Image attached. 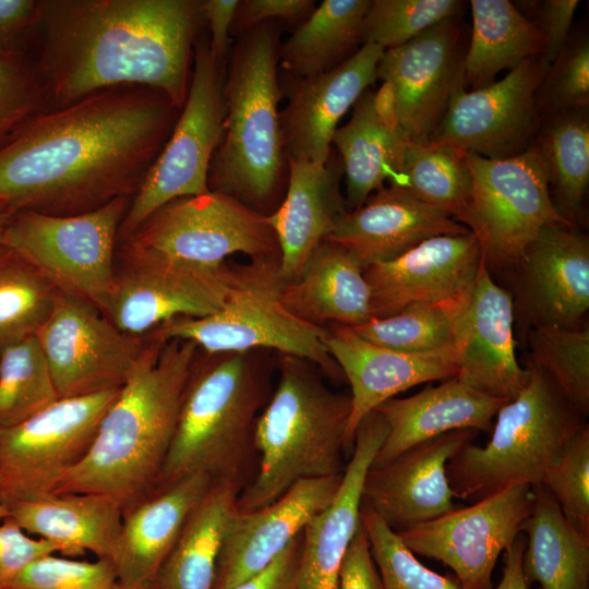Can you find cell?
Returning a JSON list of instances; mask_svg holds the SVG:
<instances>
[{"label":"cell","mask_w":589,"mask_h":589,"mask_svg":"<svg viewBox=\"0 0 589 589\" xmlns=\"http://www.w3.org/2000/svg\"><path fill=\"white\" fill-rule=\"evenodd\" d=\"M180 111L157 89L117 86L38 113L0 147V203L70 216L132 199Z\"/></svg>","instance_id":"1"},{"label":"cell","mask_w":589,"mask_h":589,"mask_svg":"<svg viewBox=\"0 0 589 589\" xmlns=\"http://www.w3.org/2000/svg\"><path fill=\"white\" fill-rule=\"evenodd\" d=\"M199 0H39L35 65L48 105L144 86L180 110L190 86Z\"/></svg>","instance_id":"2"},{"label":"cell","mask_w":589,"mask_h":589,"mask_svg":"<svg viewBox=\"0 0 589 589\" xmlns=\"http://www.w3.org/2000/svg\"><path fill=\"white\" fill-rule=\"evenodd\" d=\"M145 338L86 455L51 494H104L125 509L156 490L200 348L190 340Z\"/></svg>","instance_id":"3"},{"label":"cell","mask_w":589,"mask_h":589,"mask_svg":"<svg viewBox=\"0 0 589 589\" xmlns=\"http://www.w3.org/2000/svg\"><path fill=\"white\" fill-rule=\"evenodd\" d=\"M275 370L271 350L199 349L156 490L200 472L249 482L255 425L273 393Z\"/></svg>","instance_id":"4"},{"label":"cell","mask_w":589,"mask_h":589,"mask_svg":"<svg viewBox=\"0 0 589 589\" xmlns=\"http://www.w3.org/2000/svg\"><path fill=\"white\" fill-rule=\"evenodd\" d=\"M279 35L278 26L266 22L240 35L230 48L223 87L224 134L208 172L211 191L266 216L281 203L288 182L278 109L284 92Z\"/></svg>","instance_id":"5"},{"label":"cell","mask_w":589,"mask_h":589,"mask_svg":"<svg viewBox=\"0 0 589 589\" xmlns=\"http://www.w3.org/2000/svg\"><path fill=\"white\" fill-rule=\"evenodd\" d=\"M277 383L255 425L257 470L236 510L267 506L304 479L344 474L350 393L332 389L312 362L276 353Z\"/></svg>","instance_id":"6"},{"label":"cell","mask_w":589,"mask_h":589,"mask_svg":"<svg viewBox=\"0 0 589 589\" xmlns=\"http://www.w3.org/2000/svg\"><path fill=\"white\" fill-rule=\"evenodd\" d=\"M525 387L497 411L485 446L465 445L446 466L454 497L476 503L510 485L541 484L565 444L587 424L552 378L527 364Z\"/></svg>","instance_id":"7"},{"label":"cell","mask_w":589,"mask_h":589,"mask_svg":"<svg viewBox=\"0 0 589 589\" xmlns=\"http://www.w3.org/2000/svg\"><path fill=\"white\" fill-rule=\"evenodd\" d=\"M280 260L233 264L229 292L215 313L177 317L148 335L193 341L205 352L266 349L305 359L334 383L345 375L324 344L326 327L311 325L291 314L281 302L286 285Z\"/></svg>","instance_id":"8"},{"label":"cell","mask_w":589,"mask_h":589,"mask_svg":"<svg viewBox=\"0 0 589 589\" xmlns=\"http://www.w3.org/2000/svg\"><path fill=\"white\" fill-rule=\"evenodd\" d=\"M131 200L117 197L70 216L16 212L5 226L1 243L28 261L58 291L88 301L104 312L116 279L118 233Z\"/></svg>","instance_id":"9"},{"label":"cell","mask_w":589,"mask_h":589,"mask_svg":"<svg viewBox=\"0 0 589 589\" xmlns=\"http://www.w3.org/2000/svg\"><path fill=\"white\" fill-rule=\"evenodd\" d=\"M465 153L471 195L462 225L476 237L489 271L514 268L545 226H575L556 209L533 144L504 159Z\"/></svg>","instance_id":"10"},{"label":"cell","mask_w":589,"mask_h":589,"mask_svg":"<svg viewBox=\"0 0 589 589\" xmlns=\"http://www.w3.org/2000/svg\"><path fill=\"white\" fill-rule=\"evenodd\" d=\"M120 247L169 260L217 267L233 254L280 260L266 215L220 192L175 199L153 212Z\"/></svg>","instance_id":"11"},{"label":"cell","mask_w":589,"mask_h":589,"mask_svg":"<svg viewBox=\"0 0 589 589\" xmlns=\"http://www.w3.org/2000/svg\"><path fill=\"white\" fill-rule=\"evenodd\" d=\"M225 68L226 62L213 56L208 43L195 45L185 104L167 142L131 200L119 229V242L164 204L209 191V167L224 134Z\"/></svg>","instance_id":"12"},{"label":"cell","mask_w":589,"mask_h":589,"mask_svg":"<svg viewBox=\"0 0 589 589\" xmlns=\"http://www.w3.org/2000/svg\"><path fill=\"white\" fill-rule=\"evenodd\" d=\"M120 388L60 398L12 426H0V505L49 495L89 449Z\"/></svg>","instance_id":"13"},{"label":"cell","mask_w":589,"mask_h":589,"mask_svg":"<svg viewBox=\"0 0 589 589\" xmlns=\"http://www.w3.org/2000/svg\"><path fill=\"white\" fill-rule=\"evenodd\" d=\"M35 336L59 398L121 388L146 341L120 330L91 302L60 291Z\"/></svg>","instance_id":"14"},{"label":"cell","mask_w":589,"mask_h":589,"mask_svg":"<svg viewBox=\"0 0 589 589\" xmlns=\"http://www.w3.org/2000/svg\"><path fill=\"white\" fill-rule=\"evenodd\" d=\"M104 314L123 333L144 337L177 317H203L218 311L231 286L235 268L194 265L120 247Z\"/></svg>","instance_id":"15"},{"label":"cell","mask_w":589,"mask_h":589,"mask_svg":"<svg viewBox=\"0 0 589 589\" xmlns=\"http://www.w3.org/2000/svg\"><path fill=\"white\" fill-rule=\"evenodd\" d=\"M532 506V485L514 484L397 533L413 554L448 566L464 589H492L496 561L520 533Z\"/></svg>","instance_id":"16"},{"label":"cell","mask_w":589,"mask_h":589,"mask_svg":"<svg viewBox=\"0 0 589 589\" xmlns=\"http://www.w3.org/2000/svg\"><path fill=\"white\" fill-rule=\"evenodd\" d=\"M459 46L460 28L453 17L383 51L376 79L384 82L392 115L408 142L431 141L452 99L465 88Z\"/></svg>","instance_id":"17"},{"label":"cell","mask_w":589,"mask_h":589,"mask_svg":"<svg viewBox=\"0 0 589 589\" xmlns=\"http://www.w3.org/2000/svg\"><path fill=\"white\" fill-rule=\"evenodd\" d=\"M549 67L542 56L532 57L498 81L459 89L431 141L490 159L524 153L540 124L536 94Z\"/></svg>","instance_id":"18"},{"label":"cell","mask_w":589,"mask_h":589,"mask_svg":"<svg viewBox=\"0 0 589 589\" xmlns=\"http://www.w3.org/2000/svg\"><path fill=\"white\" fill-rule=\"evenodd\" d=\"M482 262L480 245L468 232L433 237L393 260L366 266L372 318L420 304L464 308Z\"/></svg>","instance_id":"19"},{"label":"cell","mask_w":589,"mask_h":589,"mask_svg":"<svg viewBox=\"0 0 589 589\" xmlns=\"http://www.w3.org/2000/svg\"><path fill=\"white\" fill-rule=\"evenodd\" d=\"M517 310L527 332L577 328L589 309V239L576 226H545L515 265Z\"/></svg>","instance_id":"20"},{"label":"cell","mask_w":589,"mask_h":589,"mask_svg":"<svg viewBox=\"0 0 589 589\" xmlns=\"http://www.w3.org/2000/svg\"><path fill=\"white\" fill-rule=\"evenodd\" d=\"M477 433L472 429L450 431L411 446L382 466H370L363 501L395 532L453 510L446 466Z\"/></svg>","instance_id":"21"},{"label":"cell","mask_w":589,"mask_h":589,"mask_svg":"<svg viewBox=\"0 0 589 589\" xmlns=\"http://www.w3.org/2000/svg\"><path fill=\"white\" fill-rule=\"evenodd\" d=\"M514 322L512 293L496 284L483 260L455 324L456 377L481 393L513 399L529 377L516 357Z\"/></svg>","instance_id":"22"},{"label":"cell","mask_w":589,"mask_h":589,"mask_svg":"<svg viewBox=\"0 0 589 589\" xmlns=\"http://www.w3.org/2000/svg\"><path fill=\"white\" fill-rule=\"evenodd\" d=\"M351 392L345 447L352 452L361 420L384 401L421 383L456 377L453 347L428 352H402L372 344L350 327L332 324L323 338Z\"/></svg>","instance_id":"23"},{"label":"cell","mask_w":589,"mask_h":589,"mask_svg":"<svg viewBox=\"0 0 589 589\" xmlns=\"http://www.w3.org/2000/svg\"><path fill=\"white\" fill-rule=\"evenodd\" d=\"M341 476L304 479L262 508L235 512L218 557L215 589H232L266 568L335 496Z\"/></svg>","instance_id":"24"},{"label":"cell","mask_w":589,"mask_h":589,"mask_svg":"<svg viewBox=\"0 0 589 589\" xmlns=\"http://www.w3.org/2000/svg\"><path fill=\"white\" fill-rule=\"evenodd\" d=\"M384 49L363 44L344 62L309 79H289L288 104L280 111L287 158L325 164L337 124L376 80Z\"/></svg>","instance_id":"25"},{"label":"cell","mask_w":589,"mask_h":589,"mask_svg":"<svg viewBox=\"0 0 589 589\" xmlns=\"http://www.w3.org/2000/svg\"><path fill=\"white\" fill-rule=\"evenodd\" d=\"M387 434L388 425L376 410L358 424L335 496L303 529L298 589H338L345 554L360 525L364 478Z\"/></svg>","instance_id":"26"},{"label":"cell","mask_w":589,"mask_h":589,"mask_svg":"<svg viewBox=\"0 0 589 589\" xmlns=\"http://www.w3.org/2000/svg\"><path fill=\"white\" fill-rule=\"evenodd\" d=\"M468 232L467 227L446 213L390 182L373 192L360 207L340 215L327 238L347 249L364 271L430 238Z\"/></svg>","instance_id":"27"},{"label":"cell","mask_w":589,"mask_h":589,"mask_svg":"<svg viewBox=\"0 0 589 589\" xmlns=\"http://www.w3.org/2000/svg\"><path fill=\"white\" fill-rule=\"evenodd\" d=\"M287 159L286 193L267 218L279 243L280 275L289 284L298 279L310 254L348 209L340 192V158L330 154L325 164Z\"/></svg>","instance_id":"28"},{"label":"cell","mask_w":589,"mask_h":589,"mask_svg":"<svg viewBox=\"0 0 589 589\" xmlns=\"http://www.w3.org/2000/svg\"><path fill=\"white\" fill-rule=\"evenodd\" d=\"M213 481L206 473H193L123 509L112 560L117 582L136 589L148 587Z\"/></svg>","instance_id":"29"},{"label":"cell","mask_w":589,"mask_h":589,"mask_svg":"<svg viewBox=\"0 0 589 589\" xmlns=\"http://www.w3.org/2000/svg\"><path fill=\"white\" fill-rule=\"evenodd\" d=\"M507 401L457 377L428 385L410 397L390 398L375 409L385 419L388 434L371 466H382L411 446L450 431H490L493 417Z\"/></svg>","instance_id":"30"},{"label":"cell","mask_w":589,"mask_h":589,"mask_svg":"<svg viewBox=\"0 0 589 589\" xmlns=\"http://www.w3.org/2000/svg\"><path fill=\"white\" fill-rule=\"evenodd\" d=\"M349 121L337 128L333 142L346 180L348 211L360 207L385 181L399 176L408 141L397 127L384 86L366 89L352 106Z\"/></svg>","instance_id":"31"},{"label":"cell","mask_w":589,"mask_h":589,"mask_svg":"<svg viewBox=\"0 0 589 589\" xmlns=\"http://www.w3.org/2000/svg\"><path fill=\"white\" fill-rule=\"evenodd\" d=\"M281 302L298 318L320 327H356L372 320L363 267L328 238L310 254L298 279L285 285Z\"/></svg>","instance_id":"32"},{"label":"cell","mask_w":589,"mask_h":589,"mask_svg":"<svg viewBox=\"0 0 589 589\" xmlns=\"http://www.w3.org/2000/svg\"><path fill=\"white\" fill-rule=\"evenodd\" d=\"M123 509L115 498L97 493L49 494L9 507V518L27 533L59 546L64 557L86 551L112 562Z\"/></svg>","instance_id":"33"},{"label":"cell","mask_w":589,"mask_h":589,"mask_svg":"<svg viewBox=\"0 0 589 589\" xmlns=\"http://www.w3.org/2000/svg\"><path fill=\"white\" fill-rule=\"evenodd\" d=\"M242 488L213 481L146 589H215L223 539Z\"/></svg>","instance_id":"34"},{"label":"cell","mask_w":589,"mask_h":589,"mask_svg":"<svg viewBox=\"0 0 589 589\" xmlns=\"http://www.w3.org/2000/svg\"><path fill=\"white\" fill-rule=\"evenodd\" d=\"M533 506L520 526L527 536L522 574L537 589H589V538L577 532L564 517L552 494L532 485Z\"/></svg>","instance_id":"35"},{"label":"cell","mask_w":589,"mask_h":589,"mask_svg":"<svg viewBox=\"0 0 589 589\" xmlns=\"http://www.w3.org/2000/svg\"><path fill=\"white\" fill-rule=\"evenodd\" d=\"M470 7L472 32L464 56V87H483L494 82L500 72L542 56L539 29L513 2L471 0Z\"/></svg>","instance_id":"36"},{"label":"cell","mask_w":589,"mask_h":589,"mask_svg":"<svg viewBox=\"0 0 589 589\" xmlns=\"http://www.w3.org/2000/svg\"><path fill=\"white\" fill-rule=\"evenodd\" d=\"M370 0H325L280 45L279 61L289 79H309L337 67L360 41Z\"/></svg>","instance_id":"37"},{"label":"cell","mask_w":589,"mask_h":589,"mask_svg":"<svg viewBox=\"0 0 589 589\" xmlns=\"http://www.w3.org/2000/svg\"><path fill=\"white\" fill-rule=\"evenodd\" d=\"M532 144L544 164L556 209L575 225L589 183L588 108L541 118Z\"/></svg>","instance_id":"38"},{"label":"cell","mask_w":589,"mask_h":589,"mask_svg":"<svg viewBox=\"0 0 589 589\" xmlns=\"http://www.w3.org/2000/svg\"><path fill=\"white\" fill-rule=\"evenodd\" d=\"M395 183L462 224L471 195V175L466 153L458 147L437 141L408 142Z\"/></svg>","instance_id":"39"},{"label":"cell","mask_w":589,"mask_h":589,"mask_svg":"<svg viewBox=\"0 0 589 589\" xmlns=\"http://www.w3.org/2000/svg\"><path fill=\"white\" fill-rule=\"evenodd\" d=\"M57 292L36 267L0 243V351L36 334Z\"/></svg>","instance_id":"40"},{"label":"cell","mask_w":589,"mask_h":589,"mask_svg":"<svg viewBox=\"0 0 589 589\" xmlns=\"http://www.w3.org/2000/svg\"><path fill=\"white\" fill-rule=\"evenodd\" d=\"M35 335L0 351V426H12L59 400Z\"/></svg>","instance_id":"41"},{"label":"cell","mask_w":589,"mask_h":589,"mask_svg":"<svg viewBox=\"0 0 589 589\" xmlns=\"http://www.w3.org/2000/svg\"><path fill=\"white\" fill-rule=\"evenodd\" d=\"M529 364L545 372L563 395L587 418L589 413V328L556 325L531 327Z\"/></svg>","instance_id":"42"},{"label":"cell","mask_w":589,"mask_h":589,"mask_svg":"<svg viewBox=\"0 0 589 589\" xmlns=\"http://www.w3.org/2000/svg\"><path fill=\"white\" fill-rule=\"evenodd\" d=\"M464 308L412 305L394 315L372 318L350 328L365 340L388 349L434 351L453 347L456 320Z\"/></svg>","instance_id":"43"},{"label":"cell","mask_w":589,"mask_h":589,"mask_svg":"<svg viewBox=\"0 0 589 589\" xmlns=\"http://www.w3.org/2000/svg\"><path fill=\"white\" fill-rule=\"evenodd\" d=\"M360 519L383 589H464L455 577L440 575L419 562L363 498Z\"/></svg>","instance_id":"44"},{"label":"cell","mask_w":589,"mask_h":589,"mask_svg":"<svg viewBox=\"0 0 589 589\" xmlns=\"http://www.w3.org/2000/svg\"><path fill=\"white\" fill-rule=\"evenodd\" d=\"M457 0H373L362 20L360 41L384 50L401 46L442 21L456 17Z\"/></svg>","instance_id":"45"},{"label":"cell","mask_w":589,"mask_h":589,"mask_svg":"<svg viewBox=\"0 0 589 589\" xmlns=\"http://www.w3.org/2000/svg\"><path fill=\"white\" fill-rule=\"evenodd\" d=\"M47 109L48 99L27 48L0 49V147Z\"/></svg>","instance_id":"46"},{"label":"cell","mask_w":589,"mask_h":589,"mask_svg":"<svg viewBox=\"0 0 589 589\" xmlns=\"http://www.w3.org/2000/svg\"><path fill=\"white\" fill-rule=\"evenodd\" d=\"M541 484L552 494L572 527L589 538V425L563 447Z\"/></svg>","instance_id":"47"},{"label":"cell","mask_w":589,"mask_h":589,"mask_svg":"<svg viewBox=\"0 0 589 589\" xmlns=\"http://www.w3.org/2000/svg\"><path fill=\"white\" fill-rule=\"evenodd\" d=\"M540 118L589 104V38L586 31L569 36L536 94Z\"/></svg>","instance_id":"48"},{"label":"cell","mask_w":589,"mask_h":589,"mask_svg":"<svg viewBox=\"0 0 589 589\" xmlns=\"http://www.w3.org/2000/svg\"><path fill=\"white\" fill-rule=\"evenodd\" d=\"M116 581L110 560L88 562L49 554L32 562L1 589H110Z\"/></svg>","instance_id":"49"},{"label":"cell","mask_w":589,"mask_h":589,"mask_svg":"<svg viewBox=\"0 0 589 589\" xmlns=\"http://www.w3.org/2000/svg\"><path fill=\"white\" fill-rule=\"evenodd\" d=\"M59 552V546L43 538H32L17 522L7 517L0 525V589L32 562Z\"/></svg>","instance_id":"50"},{"label":"cell","mask_w":589,"mask_h":589,"mask_svg":"<svg viewBox=\"0 0 589 589\" xmlns=\"http://www.w3.org/2000/svg\"><path fill=\"white\" fill-rule=\"evenodd\" d=\"M311 0H243L239 1L230 34L240 36L255 26L274 20H285L298 26L314 10Z\"/></svg>","instance_id":"51"},{"label":"cell","mask_w":589,"mask_h":589,"mask_svg":"<svg viewBox=\"0 0 589 589\" xmlns=\"http://www.w3.org/2000/svg\"><path fill=\"white\" fill-rule=\"evenodd\" d=\"M534 25L543 39L542 58L551 64L569 38L578 0H544L532 2Z\"/></svg>","instance_id":"52"},{"label":"cell","mask_w":589,"mask_h":589,"mask_svg":"<svg viewBox=\"0 0 589 589\" xmlns=\"http://www.w3.org/2000/svg\"><path fill=\"white\" fill-rule=\"evenodd\" d=\"M338 589H383L361 519L341 564Z\"/></svg>","instance_id":"53"},{"label":"cell","mask_w":589,"mask_h":589,"mask_svg":"<svg viewBox=\"0 0 589 589\" xmlns=\"http://www.w3.org/2000/svg\"><path fill=\"white\" fill-rule=\"evenodd\" d=\"M38 19L39 1L0 0V49L26 47Z\"/></svg>","instance_id":"54"},{"label":"cell","mask_w":589,"mask_h":589,"mask_svg":"<svg viewBox=\"0 0 589 589\" xmlns=\"http://www.w3.org/2000/svg\"><path fill=\"white\" fill-rule=\"evenodd\" d=\"M302 533L303 531L266 568L232 589H298Z\"/></svg>","instance_id":"55"},{"label":"cell","mask_w":589,"mask_h":589,"mask_svg":"<svg viewBox=\"0 0 589 589\" xmlns=\"http://www.w3.org/2000/svg\"><path fill=\"white\" fill-rule=\"evenodd\" d=\"M238 4V0L202 1L203 19L208 22L211 31L209 49L220 62L227 61L230 51L229 35Z\"/></svg>","instance_id":"56"},{"label":"cell","mask_w":589,"mask_h":589,"mask_svg":"<svg viewBox=\"0 0 589 589\" xmlns=\"http://www.w3.org/2000/svg\"><path fill=\"white\" fill-rule=\"evenodd\" d=\"M525 546L520 532L512 545L505 550L503 575L495 589H529L521 568Z\"/></svg>","instance_id":"57"},{"label":"cell","mask_w":589,"mask_h":589,"mask_svg":"<svg viewBox=\"0 0 589 589\" xmlns=\"http://www.w3.org/2000/svg\"><path fill=\"white\" fill-rule=\"evenodd\" d=\"M11 216L12 213L2 203H0V243L3 231Z\"/></svg>","instance_id":"58"},{"label":"cell","mask_w":589,"mask_h":589,"mask_svg":"<svg viewBox=\"0 0 589 589\" xmlns=\"http://www.w3.org/2000/svg\"><path fill=\"white\" fill-rule=\"evenodd\" d=\"M7 517H9V508L0 505V520L5 519Z\"/></svg>","instance_id":"59"},{"label":"cell","mask_w":589,"mask_h":589,"mask_svg":"<svg viewBox=\"0 0 589 589\" xmlns=\"http://www.w3.org/2000/svg\"><path fill=\"white\" fill-rule=\"evenodd\" d=\"M110 589H136V588L125 587L116 581Z\"/></svg>","instance_id":"60"}]
</instances>
